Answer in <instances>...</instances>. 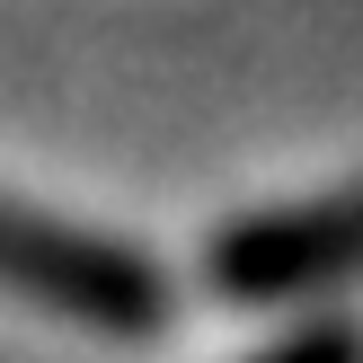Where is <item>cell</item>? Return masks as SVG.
I'll return each mask as SVG.
<instances>
[{
  "mask_svg": "<svg viewBox=\"0 0 363 363\" xmlns=\"http://www.w3.org/2000/svg\"><path fill=\"white\" fill-rule=\"evenodd\" d=\"M0 284H27V293L62 301L80 319H106V328H142L151 319V275L124 257H106L98 240H71V230H45L27 213H0Z\"/></svg>",
  "mask_w": 363,
  "mask_h": 363,
  "instance_id": "1",
  "label": "cell"
},
{
  "mask_svg": "<svg viewBox=\"0 0 363 363\" xmlns=\"http://www.w3.org/2000/svg\"><path fill=\"white\" fill-rule=\"evenodd\" d=\"M275 363H354L346 337H319V346H293V354H275Z\"/></svg>",
  "mask_w": 363,
  "mask_h": 363,
  "instance_id": "2",
  "label": "cell"
}]
</instances>
